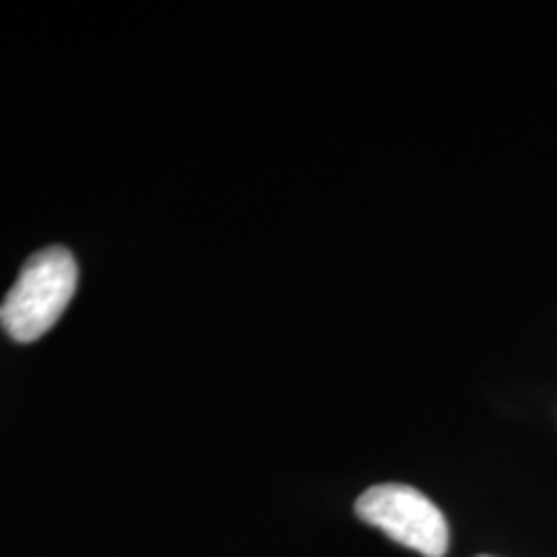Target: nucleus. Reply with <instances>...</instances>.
<instances>
[{
	"mask_svg": "<svg viewBox=\"0 0 557 557\" xmlns=\"http://www.w3.org/2000/svg\"><path fill=\"white\" fill-rule=\"evenodd\" d=\"M78 289V263L62 246H50L29 256L9 295L0 302V325L18 344L39 341Z\"/></svg>",
	"mask_w": 557,
	"mask_h": 557,
	"instance_id": "nucleus-1",
	"label": "nucleus"
},
{
	"mask_svg": "<svg viewBox=\"0 0 557 557\" xmlns=\"http://www.w3.org/2000/svg\"><path fill=\"white\" fill-rule=\"evenodd\" d=\"M357 517L382 529L389 540L426 557H444L449 549V524L429 496L410 485L385 483L364 491Z\"/></svg>",
	"mask_w": 557,
	"mask_h": 557,
	"instance_id": "nucleus-2",
	"label": "nucleus"
},
{
	"mask_svg": "<svg viewBox=\"0 0 557 557\" xmlns=\"http://www.w3.org/2000/svg\"><path fill=\"white\" fill-rule=\"evenodd\" d=\"M480 557H491V555H480Z\"/></svg>",
	"mask_w": 557,
	"mask_h": 557,
	"instance_id": "nucleus-3",
	"label": "nucleus"
}]
</instances>
